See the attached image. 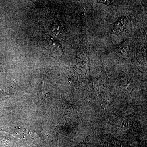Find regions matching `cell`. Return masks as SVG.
<instances>
[{
	"instance_id": "7a4b0ae2",
	"label": "cell",
	"mask_w": 147,
	"mask_h": 147,
	"mask_svg": "<svg viewBox=\"0 0 147 147\" xmlns=\"http://www.w3.org/2000/svg\"><path fill=\"white\" fill-rule=\"evenodd\" d=\"M50 46L51 49L56 52L58 54H61L62 52L61 47L59 43L55 40L51 38L50 40Z\"/></svg>"
},
{
	"instance_id": "3957f363",
	"label": "cell",
	"mask_w": 147,
	"mask_h": 147,
	"mask_svg": "<svg viewBox=\"0 0 147 147\" xmlns=\"http://www.w3.org/2000/svg\"><path fill=\"white\" fill-rule=\"evenodd\" d=\"M114 1H110V0H100V1H97V2L101 3L108 5L111 4Z\"/></svg>"
},
{
	"instance_id": "6da1fadb",
	"label": "cell",
	"mask_w": 147,
	"mask_h": 147,
	"mask_svg": "<svg viewBox=\"0 0 147 147\" xmlns=\"http://www.w3.org/2000/svg\"><path fill=\"white\" fill-rule=\"evenodd\" d=\"M126 23V18H122L116 23L115 28L113 30L114 33L117 34L121 33L122 32L125 24Z\"/></svg>"
}]
</instances>
